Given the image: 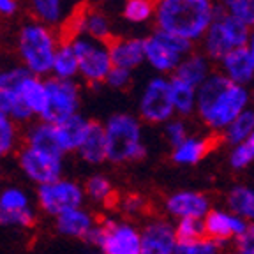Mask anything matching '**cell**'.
Returning <instances> with one entry per match:
<instances>
[{
    "instance_id": "cell-3",
    "label": "cell",
    "mask_w": 254,
    "mask_h": 254,
    "mask_svg": "<svg viewBox=\"0 0 254 254\" xmlns=\"http://www.w3.org/2000/svg\"><path fill=\"white\" fill-rule=\"evenodd\" d=\"M108 141V161L113 164L136 163L145 157L141 126L132 115L117 113L104 126Z\"/></svg>"
},
{
    "instance_id": "cell-13",
    "label": "cell",
    "mask_w": 254,
    "mask_h": 254,
    "mask_svg": "<svg viewBox=\"0 0 254 254\" xmlns=\"http://www.w3.org/2000/svg\"><path fill=\"white\" fill-rule=\"evenodd\" d=\"M141 254H175L179 240L175 226L163 219H152L139 230Z\"/></svg>"
},
{
    "instance_id": "cell-7",
    "label": "cell",
    "mask_w": 254,
    "mask_h": 254,
    "mask_svg": "<svg viewBox=\"0 0 254 254\" xmlns=\"http://www.w3.org/2000/svg\"><path fill=\"white\" fill-rule=\"evenodd\" d=\"M87 199L83 187L69 179H59L37 187V205L46 215L59 217L74 208H81Z\"/></svg>"
},
{
    "instance_id": "cell-29",
    "label": "cell",
    "mask_w": 254,
    "mask_h": 254,
    "mask_svg": "<svg viewBox=\"0 0 254 254\" xmlns=\"http://www.w3.org/2000/svg\"><path fill=\"white\" fill-rule=\"evenodd\" d=\"M170 88H171V101H173L175 111H179L182 115L192 113V110L196 108V94H198V88L186 83L182 79L175 78V76L170 79Z\"/></svg>"
},
{
    "instance_id": "cell-10",
    "label": "cell",
    "mask_w": 254,
    "mask_h": 254,
    "mask_svg": "<svg viewBox=\"0 0 254 254\" xmlns=\"http://www.w3.org/2000/svg\"><path fill=\"white\" fill-rule=\"evenodd\" d=\"M18 164L21 171L30 182H34L37 187L52 184L55 180L62 179L64 173V157L50 152L37 150L28 145H25L18 152Z\"/></svg>"
},
{
    "instance_id": "cell-46",
    "label": "cell",
    "mask_w": 254,
    "mask_h": 254,
    "mask_svg": "<svg viewBox=\"0 0 254 254\" xmlns=\"http://www.w3.org/2000/svg\"><path fill=\"white\" fill-rule=\"evenodd\" d=\"M247 48H249V53H251V57H253V64H254V32H251V39H249Z\"/></svg>"
},
{
    "instance_id": "cell-21",
    "label": "cell",
    "mask_w": 254,
    "mask_h": 254,
    "mask_svg": "<svg viewBox=\"0 0 254 254\" xmlns=\"http://www.w3.org/2000/svg\"><path fill=\"white\" fill-rule=\"evenodd\" d=\"M145 60H148L152 67L161 72L177 69L182 62V55L177 53L171 46H168L157 34L145 39Z\"/></svg>"
},
{
    "instance_id": "cell-30",
    "label": "cell",
    "mask_w": 254,
    "mask_h": 254,
    "mask_svg": "<svg viewBox=\"0 0 254 254\" xmlns=\"http://www.w3.org/2000/svg\"><path fill=\"white\" fill-rule=\"evenodd\" d=\"M83 30L88 34V37L103 41V43H108V41L113 39V36L110 34V25H108L106 16L99 11H87L85 9Z\"/></svg>"
},
{
    "instance_id": "cell-42",
    "label": "cell",
    "mask_w": 254,
    "mask_h": 254,
    "mask_svg": "<svg viewBox=\"0 0 254 254\" xmlns=\"http://www.w3.org/2000/svg\"><path fill=\"white\" fill-rule=\"evenodd\" d=\"M120 206L127 215H139L147 208V201L141 194H126L120 199Z\"/></svg>"
},
{
    "instance_id": "cell-18",
    "label": "cell",
    "mask_w": 254,
    "mask_h": 254,
    "mask_svg": "<svg viewBox=\"0 0 254 254\" xmlns=\"http://www.w3.org/2000/svg\"><path fill=\"white\" fill-rule=\"evenodd\" d=\"M95 224L97 221L92 212H88L83 206L65 212L55 219V228L60 235L69 238H81V240H87Z\"/></svg>"
},
{
    "instance_id": "cell-27",
    "label": "cell",
    "mask_w": 254,
    "mask_h": 254,
    "mask_svg": "<svg viewBox=\"0 0 254 254\" xmlns=\"http://www.w3.org/2000/svg\"><path fill=\"white\" fill-rule=\"evenodd\" d=\"M85 196H87L90 201L101 203V205H111L115 201V187L111 184V180L108 179L106 175L95 173L92 177H88L87 182L83 186Z\"/></svg>"
},
{
    "instance_id": "cell-19",
    "label": "cell",
    "mask_w": 254,
    "mask_h": 254,
    "mask_svg": "<svg viewBox=\"0 0 254 254\" xmlns=\"http://www.w3.org/2000/svg\"><path fill=\"white\" fill-rule=\"evenodd\" d=\"M222 62V69H224V76L231 79L237 85H247L251 79L254 78V64L253 57L249 53V48H237L233 52L228 53Z\"/></svg>"
},
{
    "instance_id": "cell-17",
    "label": "cell",
    "mask_w": 254,
    "mask_h": 254,
    "mask_svg": "<svg viewBox=\"0 0 254 254\" xmlns=\"http://www.w3.org/2000/svg\"><path fill=\"white\" fill-rule=\"evenodd\" d=\"M113 67L131 71L145 60V41L141 39H117L108 41Z\"/></svg>"
},
{
    "instance_id": "cell-43",
    "label": "cell",
    "mask_w": 254,
    "mask_h": 254,
    "mask_svg": "<svg viewBox=\"0 0 254 254\" xmlns=\"http://www.w3.org/2000/svg\"><path fill=\"white\" fill-rule=\"evenodd\" d=\"M168 46H171L177 53L180 55H186L187 52H190V46H192V41L186 39V37H180V36H175V34H168V32H163V30H157L155 32Z\"/></svg>"
},
{
    "instance_id": "cell-28",
    "label": "cell",
    "mask_w": 254,
    "mask_h": 254,
    "mask_svg": "<svg viewBox=\"0 0 254 254\" xmlns=\"http://www.w3.org/2000/svg\"><path fill=\"white\" fill-rule=\"evenodd\" d=\"M52 72L59 79H72L79 72L78 57H76L72 44L59 43V50H57Z\"/></svg>"
},
{
    "instance_id": "cell-26",
    "label": "cell",
    "mask_w": 254,
    "mask_h": 254,
    "mask_svg": "<svg viewBox=\"0 0 254 254\" xmlns=\"http://www.w3.org/2000/svg\"><path fill=\"white\" fill-rule=\"evenodd\" d=\"M175 78L182 79L186 83L199 88L206 78H208V62L201 55H190L179 64L175 69Z\"/></svg>"
},
{
    "instance_id": "cell-8",
    "label": "cell",
    "mask_w": 254,
    "mask_h": 254,
    "mask_svg": "<svg viewBox=\"0 0 254 254\" xmlns=\"http://www.w3.org/2000/svg\"><path fill=\"white\" fill-rule=\"evenodd\" d=\"M72 48H74V53L78 57L79 72L83 74V78L90 83L104 81L113 69L108 44L103 41L92 39L88 36H79L72 41Z\"/></svg>"
},
{
    "instance_id": "cell-25",
    "label": "cell",
    "mask_w": 254,
    "mask_h": 254,
    "mask_svg": "<svg viewBox=\"0 0 254 254\" xmlns=\"http://www.w3.org/2000/svg\"><path fill=\"white\" fill-rule=\"evenodd\" d=\"M226 205L231 214L254 222V189L247 186H235L226 194Z\"/></svg>"
},
{
    "instance_id": "cell-45",
    "label": "cell",
    "mask_w": 254,
    "mask_h": 254,
    "mask_svg": "<svg viewBox=\"0 0 254 254\" xmlns=\"http://www.w3.org/2000/svg\"><path fill=\"white\" fill-rule=\"evenodd\" d=\"M18 11L16 0H0V16H12Z\"/></svg>"
},
{
    "instance_id": "cell-5",
    "label": "cell",
    "mask_w": 254,
    "mask_h": 254,
    "mask_svg": "<svg viewBox=\"0 0 254 254\" xmlns=\"http://www.w3.org/2000/svg\"><path fill=\"white\" fill-rule=\"evenodd\" d=\"M251 30L235 16L215 9V18L205 34V50L212 59H224L230 52L249 44Z\"/></svg>"
},
{
    "instance_id": "cell-22",
    "label": "cell",
    "mask_w": 254,
    "mask_h": 254,
    "mask_svg": "<svg viewBox=\"0 0 254 254\" xmlns=\"http://www.w3.org/2000/svg\"><path fill=\"white\" fill-rule=\"evenodd\" d=\"M88 124H90V120L83 119L81 115H74L57 124V134H59L60 148H62L64 155L79 150L85 136H87Z\"/></svg>"
},
{
    "instance_id": "cell-4",
    "label": "cell",
    "mask_w": 254,
    "mask_h": 254,
    "mask_svg": "<svg viewBox=\"0 0 254 254\" xmlns=\"http://www.w3.org/2000/svg\"><path fill=\"white\" fill-rule=\"evenodd\" d=\"M21 60L34 76H43L53 71L59 41H55L50 28L41 23H28L21 28L18 39Z\"/></svg>"
},
{
    "instance_id": "cell-15",
    "label": "cell",
    "mask_w": 254,
    "mask_h": 254,
    "mask_svg": "<svg viewBox=\"0 0 254 254\" xmlns=\"http://www.w3.org/2000/svg\"><path fill=\"white\" fill-rule=\"evenodd\" d=\"M205 224V233L206 237L222 246L224 242L235 240L238 235L242 233L244 228L247 226V221L242 217L231 214L230 210H219V208H212L203 219Z\"/></svg>"
},
{
    "instance_id": "cell-36",
    "label": "cell",
    "mask_w": 254,
    "mask_h": 254,
    "mask_svg": "<svg viewBox=\"0 0 254 254\" xmlns=\"http://www.w3.org/2000/svg\"><path fill=\"white\" fill-rule=\"evenodd\" d=\"M157 4L159 2H155V0H127L126 7H124V16L129 21L139 23V21L150 18L152 12L157 9Z\"/></svg>"
},
{
    "instance_id": "cell-31",
    "label": "cell",
    "mask_w": 254,
    "mask_h": 254,
    "mask_svg": "<svg viewBox=\"0 0 254 254\" xmlns=\"http://www.w3.org/2000/svg\"><path fill=\"white\" fill-rule=\"evenodd\" d=\"M0 78H2V71H0ZM0 113L9 115L14 122H27L34 117L20 99H16L5 92V88L2 87V81H0Z\"/></svg>"
},
{
    "instance_id": "cell-47",
    "label": "cell",
    "mask_w": 254,
    "mask_h": 254,
    "mask_svg": "<svg viewBox=\"0 0 254 254\" xmlns=\"http://www.w3.org/2000/svg\"><path fill=\"white\" fill-rule=\"evenodd\" d=\"M230 254H240V253H237V251H233V253H230Z\"/></svg>"
},
{
    "instance_id": "cell-12",
    "label": "cell",
    "mask_w": 254,
    "mask_h": 254,
    "mask_svg": "<svg viewBox=\"0 0 254 254\" xmlns=\"http://www.w3.org/2000/svg\"><path fill=\"white\" fill-rule=\"evenodd\" d=\"M34 222L36 210L28 192L14 186L0 190V226L30 228Z\"/></svg>"
},
{
    "instance_id": "cell-20",
    "label": "cell",
    "mask_w": 254,
    "mask_h": 254,
    "mask_svg": "<svg viewBox=\"0 0 254 254\" xmlns=\"http://www.w3.org/2000/svg\"><path fill=\"white\" fill-rule=\"evenodd\" d=\"M78 155L88 164H101L108 161V141H106V129L103 124L90 122L88 131L83 143L78 150Z\"/></svg>"
},
{
    "instance_id": "cell-16",
    "label": "cell",
    "mask_w": 254,
    "mask_h": 254,
    "mask_svg": "<svg viewBox=\"0 0 254 254\" xmlns=\"http://www.w3.org/2000/svg\"><path fill=\"white\" fill-rule=\"evenodd\" d=\"M219 143V136H205V138H196V136H189L182 145L173 148V159L175 164L180 166H194L201 159H205L210 154Z\"/></svg>"
},
{
    "instance_id": "cell-14",
    "label": "cell",
    "mask_w": 254,
    "mask_h": 254,
    "mask_svg": "<svg viewBox=\"0 0 254 254\" xmlns=\"http://www.w3.org/2000/svg\"><path fill=\"white\" fill-rule=\"evenodd\" d=\"M164 208L170 215L180 219H205L212 210L210 201L198 190H177L164 201Z\"/></svg>"
},
{
    "instance_id": "cell-24",
    "label": "cell",
    "mask_w": 254,
    "mask_h": 254,
    "mask_svg": "<svg viewBox=\"0 0 254 254\" xmlns=\"http://www.w3.org/2000/svg\"><path fill=\"white\" fill-rule=\"evenodd\" d=\"M27 145L32 148H37V150H44L64 157L55 124H48L41 120L39 124L32 126L27 132Z\"/></svg>"
},
{
    "instance_id": "cell-48",
    "label": "cell",
    "mask_w": 254,
    "mask_h": 254,
    "mask_svg": "<svg viewBox=\"0 0 254 254\" xmlns=\"http://www.w3.org/2000/svg\"><path fill=\"white\" fill-rule=\"evenodd\" d=\"M155 2H159V0H155Z\"/></svg>"
},
{
    "instance_id": "cell-34",
    "label": "cell",
    "mask_w": 254,
    "mask_h": 254,
    "mask_svg": "<svg viewBox=\"0 0 254 254\" xmlns=\"http://www.w3.org/2000/svg\"><path fill=\"white\" fill-rule=\"evenodd\" d=\"M254 163V132L242 143L235 145L230 154V166L233 170H246L249 164Z\"/></svg>"
},
{
    "instance_id": "cell-41",
    "label": "cell",
    "mask_w": 254,
    "mask_h": 254,
    "mask_svg": "<svg viewBox=\"0 0 254 254\" xmlns=\"http://www.w3.org/2000/svg\"><path fill=\"white\" fill-rule=\"evenodd\" d=\"M235 251L240 254H254V222H247L244 231L233 240Z\"/></svg>"
},
{
    "instance_id": "cell-40",
    "label": "cell",
    "mask_w": 254,
    "mask_h": 254,
    "mask_svg": "<svg viewBox=\"0 0 254 254\" xmlns=\"http://www.w3.org/2000/svg\"><path fill=\"white\" fill-rule=\"evenodd\" d=\"M164 134L170 139L171 147H179L186 141L189 136H187V127L182 120H170L166 122V127H164Z\"/></svg>"
},
{
    "instance_id": "cell-23",
    "label": "cell",
    "mask_w": 254,
    "mask_h": 254,
    "mask_svg": "<svg viewBox=\"0 0 254 254\" xmlns=\"http://www.w3.org/2000/svg\"><path fill=\"white\" fill-rule=\"evenodd\" d=\"M20 99L25 106L30 110L34 117H43L44 111L48 108V90H46V81L41 79L39 76L30 74L23 81L20 88Z\"/></svg>"
},
{
    "instance_id": "cell-11",
    "label": "cell",
    "mask_w": 254,
    "mask_h": 254,
    "mask_svg": "<svg viewBox=\"0 0 254 254\" xmlns=\"http://www.w3.org/2000/svg\"><path fill=\"white\" fill-rule=\"evenodd\" d=\"M175 113L173 101H171L170 81L164 78H152L143 90L139 99V115L143 120L150 124L170 122Z\"/></svg>"
},
{
    "instance_id": "cell-44",
    "label": "cell",
    "mask_w": 254,
    "mask_h": 254,
    "mask_svg": "<svg viewBox=\"0 0 254 254\" xmlns=\"http://www.w3.org/2000/svg\"><path fill=\"white\" fill-rule=\"evenodd\" d=\"M104 81L111 88H126L127 85L131 83V71H127V69L122 67H113Z\"/></svg>"
},
{
    "instance_id": "cell-39",
    "label": "cell",
    "mask_w": 254,
    "mask_h": 254,
    "mask_svg": "<svg viewBox=\"0 0 254 254\" xmlns=\"http://www.w3.org/2000/svg\"><path fill=\"white\" fill-rule=\"evenodd\" d=\"M175 254H221V246L205 237L194 242H180Z\"/></svg>"
},
{
    "instance_id": "cell-38",
    "label": "cell",
    "mask_w": 254,
    "mask_h": 254,
    "mask_svg": "<svg viewBox=\"0 0 254 254\" xmlns=\"http://www.w3.org/2000/svg\"><path fill=\"white\" fill-rule=\"evenodd\" d=\"M32 9L44 23H57L62 12L60 0H32Z\"/></svg>"
},
{
    "instance_id": "cell-1",
    "label": "cell",
    "mask_w": 254,
    "mask_h": 254,
    "mask_svg": "<svg viewBox=\"0 0 254 254\" xmlns=\"http://www.w3.org/2000/svg\"><path fill=\"white\" fill-rule=\"evenodd\" d=\"M249 92L224 74H212L196 94V110L210 129H228L247 110Z\"/></svg>"
},
{
    "instance_id": "cell-6",
    "label": "cell",
    "mask_w": 254,
    "mask_h": 254,
    "mask_svg": "<svg viewBox=\"0 0 254 254\" xmlns=\"http://www.w3.org/2000/svg\"><path fill=\"white\" fill-rule=\"evenodd\" d=\"M87 242L99 247L103 254H141V235L127 221L97 222Z\"/></svg>"
},
{
    "instance_id": "cell-9",
    "label": "cell",
    "mask_w": 254,
    "mask_h": 254,
    "mask_svg": "<svg viewBox=\"0 0 254 254\" xmlns=\"http://www.w3.org/2000/svg\"><path fill=\"white\" fill-rule=\"evenodd\" d=\"M46 90H48V108L44 115L41 117L43 122L48 124H60L64 120L78 115L79 108V88L72 79H59L48 78Z\"/></svg>"
},
{
    "instance_id": "cell-2",
    "label": "cell",
    "mask_w": 254,
    "mask_h": 254,
    "mask_svg": "<svg viewBox=\"0 0 254 254\" xmlns=\"http://www.w3.org/2000/svg\"><path fill=\"white\" fill-rule=\"evenodd\" d=\"M159 30L192 41L205 36L215 18L210 0H159Z\"/></svg>"
},
{
    "instance_id": "cell-33",
    "label": "cell",
    "mask_w": 254,
    "mask_h": 254,
    "mask_svg": "<svg viewBox=\"0 0 254 254\" xmlns=\"http://www.w3.org/2000/svg\"><path fill=\"white\" fill-rule=\"evenodd\" d=\"M18 143V129L16 122L9 115L0 113V161L7 157L16 148Z\"/></svg>"
},
{
    "instance_id": "cell-35",
    "label": "cell",
    "mask_w": 254,
    "mask_h": 254,
    "mask_svg": "<svg viewBox=\"0 0 254 254\" xmlns=\"http://www.w3.org/2000/svg\"><path fill=\"white\" fill-rule=\"evenodd\" d=\"M175 235L180 242H194L199 238H205V224L203 219H180L175 226Z\"/></svg>"
},
{
    "instance_id": "cell-37",
    "label": "cell",
    "mask_w": 254,
    "mask_h": 254,
    "mask_svg": "<svg viewBox=\"0 0 254 254\" xmlns=\"http://www.w3.org/2000/svg\"><path fill=\"white\" fill-rule=\"evenodd\" d=\"M228 14L235 16L247 27H254V0H221Z\"/></svg>"
},
{
    "instance_id": "cell-32",
    "label": "cell",
    "mask_w": 254,
    "mask_h": 254,
    "mask_svg": "<svg viewBox=\"0 0 254 254\" xmlns=\"http://www.w3.org/2000/svg\"><path fill=\"white\" fill-rule=\"evenodd\" d=\"M254 132V110H246L233 124L226 129L224 138L231 145H238L244 139H247Z\"/></svg>"
}]
</instances>
